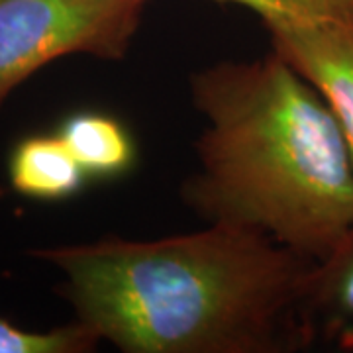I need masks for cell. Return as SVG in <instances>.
I'll return each mask as SVG.
<instances>
[{"instance_id": "cell-7", "label": "cell", "mask_w": 353, "mask_h": 353, "mask_svg": "<svg viewBox=\"0 0 353 353\" xmlns=\"http://www.w3.org/2000/svg\"><path fill=\"white\" fill-rule=\"evenodd\" d=\"M57 134L87 176L110 179L124 175L136 161L134 138L122 122L108 114H73Z\"/></svg>"}, {"instance_id": "cell-1", "label": "cell", "mask_w": 353, "mask_h": 353, "mask_svg": "<svg viewBox=\"0 0 353 353\" xmlns=\"http://www.w3.org/2000/svg\"><path fill=\"white\" fill-rule=\"evenodd\" d=\"M75 320L124 353H283L310 343L314 261L257 232L208 224L159 240L34 250Z\"/></svg>"}, {"instance_id": "cell-4", "label": "cell", "mask_w": 353, "mask_h": 353, "mask_svg": "<svg viewBox=\"0 0 353 353\" xmlns=\"http://www.w3.org/2000/svg\"><path fill=\"white\" fill-rule=\"evenodd\" d=\"M265 28L273 50L328 102L353 159V22L275 20Z\"/></svg>"}, {"instance_id": "cell-9", "label": "cell", "mask_w": 353, "mask_h": 353, "mask_svg": "<svg viewBox=\"0 0 353 353\" xmlns=\"http://www.w3.org/2000/svg\"><path fill=\"white\" fill-rule=\"evenodd\" d=\"M243 6L263 24L275 20H345L353 22V0H216Z\"/></svg>"}, {"instance_id": "cell-5", "label": "cell", "mask_w": 353, "mask_h": 353, "mask_svg": "<svg viewBox=\"0 0 353 353\" xmlns=\"http://www.w3.org/2000/svg\"><path fill=\"white\" fill-rule=\"evenodd\" d=\"M304 314L310 340L322 336L353 350V228L310 269Z\"/></svg>"}, {"instance_id": "cell-6", "label": "cell", "mask_w": 353, "mask_h": 353, "mask_svg": "<svg viewBox=\"0 0 353 353\" xmlns=\"http://www.w3.org/2000/svg\"><path fill=\"white\" fill-rule=\"evenodd\" d=\"M87 173L57 136H32L14 148L10 183L20 194L38 201H61L85 185Z\"/></svg>"}, {"instance_id": "cell-2", "label": "cell", "mask_w": 353, "mask_h": 353, "mask_svg": "<svg viewBox=\"0 0 353 353\" xmlns=\"http://www.w3.org/2000/svg\"><path fill=\"white\" fill-rule=\"evenodd\" d=\"M189 85L206 128L185 204L208 224L326 257L353 228V159L324 97L275 50L204 67Z\"/></svg>"}, {"instance_id": "cell-8", "label": "cell", "mask_w": 353, "mask_h": 353, "mask_svg": "<svg viewBox=\"0 0 353 353\" xmlns=\"http://www.w3.org/2000/svg\"><path fill=\"white\" fill-rule=\"evenodd\" d=\"M101 338L79 320L61 328L24 330L0 318V353H87Z\"/></svg>"}, {"instance_id": "cell-3", "label": "cell", "mask_w": 353, "mask_h": 353, "mask_svg": "<svg viewBox=\"0 0 353 353\" xmlns=\"http://www.w3.org/2000/svg\"><path fill=\"white\" fill-rule=\"evenodd\" d=\"M148 0H0V108L14 88L63 55L126 57Z\"/></svg>"}]
</instances>
